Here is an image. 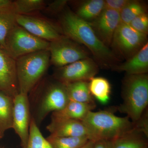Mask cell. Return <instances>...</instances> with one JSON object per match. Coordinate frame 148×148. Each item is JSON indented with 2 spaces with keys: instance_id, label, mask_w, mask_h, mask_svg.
<instances>
[{
  "instance_id": "3957f363",
  "label": "cell",
  "mask_w": 148,
  "mask_h": 148,
  "mask_svg": "<svg viewBox=\"0 0 148 148\" xmlns=\"http://www.w3.org/2000/svg\"><path fill=\"white\" fill-rule=\"evenodd\" d=\"M123 103L118 108L121 112L135 124L141 118L148 104L147 74L128 75L123 83Z\"/></svg>"
},
{
  "instance_id": "d6a6232c",
  "label": "cell",
  "mask_w": 148,
  "mask_h": 148,
  "mask_svg": "<svg viewBox=\"0 0 148 148\" xmlns=\"http://www.w3.org/2000/svg\"><path fill=\"white\" fill-rule=\"evenodd\" d=\"M3 134H2V133H1V132H0V139H1V138H2V137H3Z\"/></svg>"
},
{
  "instance_id": "7402d4cb",
  "label": "cell",
  "mask_w": 148,
  "mask_h": 148,
  "mask_svg": "<svg viewBox=\"0 0 148 148\" xmlns=\"http://www.w3.org/2000/svg\"><path fill=\"white\" fill-rule=\"evenodd\" d=\"M16 15L12 10V6L10 7L0 9V46L4 48L8 35L17 24Z\"/></svg>"
},
{
  "instance_id": "83f0119b",
  "label": "cell",
  "mask_w": 148,
  "mask_h": 148,
  "mask_svg": "<svg viewBox=\"0 0 148 148\" xmlns=\"http://www.w3.org/2000/svg\"><path fill=\"white\" fill-rule=\"evenodd\" d=\"M130 0H106L104 9H109L120 12L130 2Z\"/></svg>"
},
{
  "instance_id": "2e32d148",
  "label": "cell",
  "mask_w": 148,
  "mask_h": 148,
  "mask_svg": "<svg viewBox=\"0 0 148 148\" xmlns=\"http://www.w3.org/2000/svg\"><path fill=\"white\" fill-rule=\"evenodd\" d=\"M95 108V103H81L70 101L64 108L52 113L51 119H72L82 121L87 114Z\"/></svg>"
},
{
  "instance_id": "ba28073f",
  "label": "cell",
  "mask_w": 148,
  "mask_h": 148,
  "mask_svg": "<svg viewBox=\"0 0 148 148\" xmlns=\"http://www.w3.org/2000/svg\"><path fill=\"white\" fill-rule=\"evenodd\" d=\"M37 112V120L40 122L50 113L60 110L70 101L66 85L54 79L46 83Z\"/></svg>"
},
{
  "instance_id": "5bb4252c",
  "label": "cell",
  "mask_w": 148,
  "mask_h": 148,
  "mask_svg": "<svg viewBox=\"0 0 148 148\" xmlns=\"http://www.w3.org/2000/svg\"><path fill=\"white\" fill-rule=\"evenodd\" d=\"M47 129L50 132V135L54 137H87L86 130L80 121L51 119Z\"/></svg>"
},
{
  "instance_id": "9a60e30c",
  "label": "cell",
  "mask_w": 148,
  "mask_h": 148,
  "mask_svg": "<svg viewBox=\"0 0 148 148\" xmlns=\"http://www.w3.org/2000/svg\"><path fill=\"white\" fill-rule=\"evenodd\" d=\"M112 69L117 71L126 72L128 75L147 74L148 71V43L125 62L116 65Z\"/></svg>"
},
{
  "instance_id": "8fae6325",
  "label": "cell",
  "mask_w": 148,
  "mask_h": 148,
  "mask_svg": "<svg viewBox=\"0 0 148 148\" xmlns=\"http://www.w3.org/2000/svg\"><path fill=\"white\" fill-rule=\"evenodd\" d=\"M16 23L32 35L51 42L60 38L61 34L55 25L43 18L29 15H16Z\"/></svg>"
},
{
  "instance_id": "30bf717a",
  "label": "cell",
  "mask_w": 148,
  "mask_h": 148,
  "mask_svg": "<svg viewBox=\"0 0 148 148\" xmlns=\"http://www.w3.org/2000/svg\"><path fill=\"white\" fill-rule=\"evenodd\" d=\"M13 104L12 128L20 138L22 148H26L31 120L28 94L19 92L14 97Z\"/></svg>"
},
{
  "instance_id": "7c38bea8",
  "label": "cell",
  "mask_w": 148,
  "mask_h": 148,
  "mask_svg": "<svg viewBox=\"0 0 148 148\" xmlns=\"http://www.w3.org/2000/svg\"><path fill=\"white\" fill-rule=\"evenodd\" d=\"M0 92L13 98L19 92L16 60L1 46Z\"/></svg>"
},
{
  "instance_id": "e0dca14e",
  "label": "cell",
  "mask_w": 148,
  "mask_h": 148,
  "mask_svg": "<svg viewBox=\"0 0 148 148\" xmlns=\"http://www.w3.org/2000/svg\"><path fill=\"white\" fill-rule=\"evenodd\" d=\"M147 137L135 127L113 140L112 148H145Z\"/></svg>"
},
{
  "instance_id": "ffe728a7",
  "label": "cell",
  "mask_w": 148,
  "mask_h": 148,
  "mask_svg": "<svg viewBox=\"0 0 148 148\" xmlns=\"http://www.w3.org/2000/svg\"><path fill=\"white\" fill-rule=\"evenodd\" d=\"M13 98L0 92V132L3 134L12 128Z\"/></svg>"
},
{
  "instance_id": "9c48e42d",
  "label": "cell",
  "mask_w": 148,
  "mask_h": 148,
  "mask_svg": "<svg viewBox=\"0 0 148 148\" xmlns=\"http://www.w3.org/2000/svg\"><path fill=\"white\" fill-rule=\"evenodd\" d=\"M98 71V64L88 57L57 68L53 77L54 79L64 84L79 81L88 82Z\"/></svg>"
},
{
  "instance_id": "1f68e13d",
  "label": "cell",
  "mask_w": 148,
  "mask_h": 148,
  "mask_svg": "<svg viewBox=\"0 0 148 148\" xmlns=\"http://www.w3.org/2000/svg\"><path fill=\"white\" fill-rule=\"evenodd\" d=\"M93 145H94V142L89 140L84 145L80 148H93Z\"/></svg>"
},
{
  "instance_id": "836d02e7",
  "label": "cell",
  "mask_w": 148,
  "mask_h": 148,
  "mask_svg": "<svg viewBox=\"0 0 148 148\" xmlns=\"http://www.w3.org/2000/svg\"><path fill=\"white\" fill-rule=\"evenodd\" d=\"M145 148H148V147H145Z\"/></svg>"
},
{
  "instance_id": "7a4b0ae2",
  "label": "cell",
  "mask_w": 148,
  "mask_h": 148,
  "mask_svg": "<svg viewBox=\"0 0 148 148\" xmlns=\"http://www.w3.org/2000/svg\"><path fill=\"white\" fill-rule=\"evenodd\" d=\"M88 140H114L135 128L127 116L115 115L110 111H90L81 121Z\"/></svg>"
},
{
  "instance_id": "4316f807",
  "label": "cell",
  "mask_w": 148,
  "mask_h": 148,
  "mask_svg": "<svg viewBox=\"0 0 148 148\" xmlns=\"http://www.w3.org/2000/svg\"><path fill=\"white\" fill-rule=\"evenodd\" d=\"M136 31L147 35L148 34V16L147 13L143 14L134 18L129 24Z\"/></svg>"
},
{
  "instance_id": "cb8c5ba5",
  "label": "cell",
  "mask_w": 148,
  "mask_h": 148,
  "mask_svg": "<svg viewBox=\"0 0 148 148\" xmlns=\"http://www.w3.org/2000/svg\"><path fill=\"white\" fill-rule=\"evenodd\" d=\"M46 139L52 148H80L89 140L86 136L58 137L49 135Z\"/></svg>"
},
{
  "instance_id": "5b68a950",
  "label": "cell",
  "mask_w": 148,
  "mask_h": 148,
  "mask_svg": "<svg viewBox=\"0 0 148 148\" xmlns=\"http://www.w3.org/2000/svg\"><path fill=\"white\" fill-rule=\"evenodd\" d=\"M49 42L35 36L17 24L6 38L4 49L11 57L16 60L33 52L49 50Z\"/></svg>"
},
{
  "instance_id": "f546056e",
  "label": "cell",
  "mask_w": 148,
  "mask_h": 148,
  "mask_svg": "<svg viewBox=\"0 0 148 148\" xmlns=\"http://www.w3.org/2000/svg\"><path fill=\"white\" fill-rule=\"evenodd\" d=\"M113 143V140H98L94 142L93 148H112Z\"/></svg>"
},
{
  "instance_id": "d6986e66",
  "label": "cell",
  "mask_w": 148,
  "mask_h": 148,
  "mask_svg": "<svg viewBox=\"0 0 148 148\" xmlns=\"http://www.w3.org/2000/svg\"><path fill=\"white\" fill-rule=\"evenodd\" d=\"M105 8V1L89 0L82 3L75 13L84 21L90 23L102 13Z\"/></svg>"
},
{
  "instance_id": "8992f818",
  "label": "cell",
  "mask_w": 148,
  "mask_h": 148,
  "mask_svg": "<svg viewBox=\"0 0 148 148\" xmlns=\"http://www.w3.org/2000/svg\"><path fill=\"white\" fill-rule=\"evenodd\" d=\"M50 64L57 68L88 58L89 53L81 45L63 35L50 42Z\"/></svg>"
},
{
  "instance_id": "603a6c76",
  "label": "cell",
  "mask_w": 148,
  "mask_h": 148,
  "mask_svg": "<svg viewBox=\"0 0 148 148\" xmlns=\"http://www.w3.org/2000/svg\"><path fill=\"white\" fill-rule=\"evenodd\" d=\"M43 0H16L12 1V10L16 14L29 15L34 12L42 10L46 7Z\"/></svg>"
},
{
  "instance_id": "4fadbf2b",
  "label": "cell",
  "mask_w": 148,
  "mask_h": 148,
  "mask_svg": "<svg viewBox=\"0 0 148 148\" xmlns=\"http://www.w3.org/2000/svg\"><path fill=\"white\" fill-rule=\"evenodd\" d=\"M121 22L119 12L104 9L101 14L90 24L99 39L109 47L115 32Z\"/></svg>"
},
{
  "instance_id": "44dd1931",
  "label": "cell",
  "mask_w": 148,
  "mask_h": 148,
  "mask_svg": "<svg viewBox=\"0 0 148 148\" xmlns=\"http://www.w3.org/2000/svg\"><path fill=\"white\" fill-rule=\"evenodd\" d=\"M90 93L101 104L105 105L109 102L111 91L109 81L103 77H94L88 82Z\"/></svg>"
},
{
  "instance_id": "484cf974",
  "label": "cell",
  "mask_w": 148,
  "mask_h": 148,
  "mask_svg": "<svg viewBox=\"0 0 148 148\" xmlns=\"http://www.w3.org/2000/svg\"><path fill=\"white\" fill-rule=\"evenodd\" d=\"M147 13L145 5L137 1H130L128 3L120 12L121 22L129 24L137 16Z\"/></svg>"
},
{
  "instance_id": "277c9868",
  "label": "cell",
  "mask_w": 148,
  "mask_h": 148,
  "mask_svg": "<svg viewBox=\"0 0 148 148\" xmlns=\"http://www.w3.org/2000/svg\"><path fill=\"white\" fill-rule=\"evenodd\" d=\"M49 50L39 51L16 59L19 92L29 94L40 82L50 65Z\"/></svg>"
},
{
  "instance_id": "f1b7e54d",
  "label": "cell",
  "mask_w": 148,
  "mask_h": 148,
  "mask_svg": "<svg viewBox=\"0 0 148 148\" xmlns=\"http://www.w3.org/2000/svg\"><path fill=\"white\" fill-rule=\"evenodd\" d=\"M67 2L66 1H54L48 5H47L45 9L50 13H60L65 8Z\"/></svg>"
},
{
  "instance_id": "4dcf8cb0",
  "label": "cell",
  "mask_w": 148,
  "mask_h": 148,
  "mask_svg": "<svg viewBox=\"0 0 148 148\" xmlns=\"http://www.w3.org/2000/svg\"><path fill=\"white\" fill-rule=\"evenodd\" d=\"M12 1L10 0H0V9L10 7L12 5Z\"/></svg>"
},
{
  "instance_id": "d4e9b609",
  "label": "cell",
  "mask_w": 148,
  "mask_h": 148,
  "mask_svg": "<svg viewBox=\"0 0 148 148\" xmlns=\"http://www.w3.org/2000/svg\"><path fill=\"white\" fill-rule=\"evenodd\" d=\"M26 148H52L42 135L34 118L31 119L29 127V137Z\"/></svg>"
},
{
  "instance_id": "6da1fadb",
  "label": "cell",
  "mask_w": 148,
  "mask_h": 148,
  "mask_svg": "<svg viewBox=\"0 0 148 148\" xmlns=\"http://www.w3.org/2000/svg\"><path fill=\"white\" fill-rule=\"evenodd\" d=\"M59 23L63 35L87 48L98 66L112 69L117 65L119 59L114 51L99 39L90 23L74 12L65 8L60 14Z\"/></svg>"
},
{
  "instance_id": "ac0fdd59",
  "label": "cell",
  "mask_w": 148,
  "mask_h": 148,
  "mask_svg": "<svg viewBox=\"0 0 148 148\" xmlns=\"http://www.w3.org/2000/svg\"><path fill=\"white\" fill-rule=\"evenodd\" d=\"M70 101L79 103H95L90 93L88 82L79 81L65 84Z\"/></svg>"
},
{
  "instance_id": "52a82bcc",
  "label": "cell",
  "mask_w": 148,
  "mask_h": 148,
  "mask_svg": "<svg viewBox=\"0 0 148 148\" xmlns=\"http://www.w3.org/2000/svg\"><path fill=\"white\" fill-rule=\"evenodd\" d=\"M147 35L139 33L129 24L121 22L114 34L111 45L126 60L140 50L147 41Z\"/></svg>"
}]
</instances>
